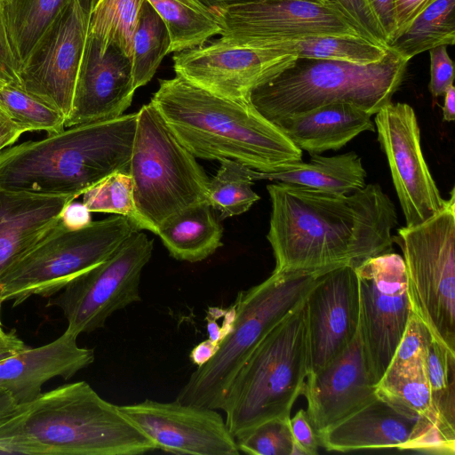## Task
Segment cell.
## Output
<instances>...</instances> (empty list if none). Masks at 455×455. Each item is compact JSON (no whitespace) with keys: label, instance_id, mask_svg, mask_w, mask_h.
I'll return each instance as SVG.
<instances>
[{"label":"cell","instance_id":"e0dca14e","mask_svg":"<svg viewBox=\"0 0 455 455\" xmlns=\"http://www.w3.org/2000/svg\"><path fill=\"white\" fill-rule=\"evenodd\" d=\"M118 408L158 450L191 455L240 453L235 438L216 409L150 399Z\"/></svg>","mask_w":455,"mask_h":455},{"label":"cell","instance_id":"d6986e66","mask_svg":"<svg viewBox=\"0 0 455 455\" xmlns=\"http://www.w3.org/2000/svg\"><path fill=\"white\" fill-rule=\"evenodd\" d=\"M134 92L130 57L88 35L65 128L124 115Z\"/></svg>","mask_w":455,"mask_h":455},{"label":"cell","instance_id":"7bdbcfd3","mask_svg":"<svg viewBox=\"0 0 455 455\" xmlns=\"http://www.w3.org/2000/svg\"><path fill=\"white\" fill-rule=\"evenodd\" d=\"M289 424L297 453L317 454L320 441L307 411L299 409L292 417H290Z\"/></svg>","mask_w":455,"mask_h":455},{"label":"cell","instance_id":"d590c367","mask_svg":"<svg viewBox=\"0 0 455 455\" xmlns=\"http://www.w3.org/2000/svg\"><path fill=\"white\" fill-rule=\"evenodd\" d=\"M0 106L18 124L31 131L48 134L65 129V116L42 99L20 87L6 84L0 88Z\"/></svg>","mask_w":455,"mask_h":455},{"label":"cell","instance_id":"7dc6e473","mask_svg":"<svg viewBox=\"0 0 455 455\" xmlns=\"http://www.w3.org/2000/svg\"><path fill=\"white\" fill-rule=\"evenodd\" d=\"M26 129L15 123L0 106V152L14 143Z\"/></svg>","mask_w":455,"mask_h":455},{"label":"cell","instance_id":"30bf717a","mask_svg":"<svg viewBox=\"0 0 455 455\" xmlns=\"http://www.w3.org/2000/svg\"><path fill=\"white\" fill-rule=\"evenodd\" d=\"M405 266L412 312L431 336L455 352V194L427 220L394 235Z\"/></svg>","mask_w":455,"mask_h":455},{"label":"cell","instance_id":"5b68a950","mask_svg":"<svg viewBox=\"0 0 455 455\" xmlns=\"http://www.w3.org/2000/svg\"><path fill=\"white\" fill-rule=\"evenodd\" d=\"M408 62L389 48L380 61L369 65L297 58L252 88L247 100L271 123L335 102L353 104L374 116L391 102Z\"/></svg>","mask_w":455,"mask_h":455},{"label":"cell","instance_id":"681fc988","mask_svg":"<svg viewBox=\"0 0 455 455\" xmlns=\"http://www.w3.org/2000/svg\"><path fill=\"white\" fill-rule=\"evenodd\" d=\"M26 347L25 343L17 336L14 331H5L3 329L0 318V361L22 351Z\"/></svg>","mask_w":455,"mask_h":455},{"label":"cell","instance_id":"8992f818","mask_svg":"<svg viewBox=\"0 0 455 455\" xmlns=\"http://www.w3.org/2000/svg\"><path fill=\"white\" fill-rule=\"evenodd\" d=\"M307 374L304 301L264 337L231 381L220 408L231 435L236 439L265 421L289 419Z\"/></svg>","mask_w":455,"mask_h":455},{"label":"cell","instance_id":"7a4b0ae2","mask_svg":"<svg viewBox=\"0 0 455 455\" xmlns=\"http://www.w3.org/2000/svg\"><path fill=\"white\" fill-rule=\"evenodd\" d=\"M150 102L196 158L230 159L261 172L302 161V151L247 100L220 96L176 75L160 80Z\"/></svg>","mask_w":455,"mask_h":455},{"label":"cell","instance_id":"603a6c76","mask_svg":"<svg viewBox=\"0 0 455 455\" xmlns=\"http://www.w3.org/2000/svg\"><path fill=\"white\" fill-rule=\"evenodd\" d=\"M417 419L409 417L378 395L353 414L318 435L329 451L403 448Z\"/></svg>","mask_w":455,"mask_h":455},{"label":"cell","instance_id":"8d00e7d4","mask_svg":"<svg viewBox=\"0 0 455 455\" xmlns=\"http://www.w3.org/2000/svg\"><path fill=\"white\" fill-rule=\"evenodd\" d=\"M83 204L91 212H108L131 219L140 229L151 231L138 212L130 173L115 172L83 194Z\"/></svg>","mask_w":455,"mask_h":455},{"label":"cell","instance_id":"5bb4252c","mask_svg":"<svg viewBox=\"0 0 455 455\" xmlns=\"http://www.w3.org/2000/svg\"><path fill=\"white\" fill-rule=\"evenodd\" d=\"M220 39L259 45L323 35H359L331 6L305 0H258L213 10ZM360 36V35H359Z\"/></svg>","mask_w":455,"mask_h":455},{"label":"cell","instance_id":"ba28073f","mask_svg":"<svg viewBox=\"0 0 455 455\" xmlns=\"http://www.w3.org/2000/svg\"><path fill=\"white\" fill-rule=\"evenodd\" d=\"M136 230L116 214L83 228L62 219L0 275V300L16 307L33 296L50 298L71 280L108 259Z\"/></svg>","mask_w":455,"mask_h":455},{"label":"cell","instance_id":"83f0119b","mask_svg":"<svg viewBox=\"0 0 455 455\" xmlns=\"http://www.w3.org/2000/svg\"><path fill=\"white\" fill-rule=\"evenodd\" d=\"M164 22L170 36V52L204 44L220 34L214 11L200 0H147Z\"/></svg>","mask_w":455,"mask_h":455},{"label":"cell","instance_id":"c3c4849f","mask_svg":"<svg viewBox=\"0 0 455 455\" xmlns=\"http://www.w3.org/2000/svg\"><path fill=\"white\" fill-rule=\"evenodd\" d=\"M61 219L67 226L74 228H83L92 222L91 212L83 203L74 201L65 208Z\"/></svg>","mask_w":455,"mask_h":455},{"label":"cell","instance_id":"9c48e42d","mask_svg":"<svg viewBox=\"0 0 455 455\" xmlns=\"http://www.w3.org/2000/svg\"><path fill=\"white\" fill-rule=\"evenodd\" d=\"M130 175L136 209L155 234L166 220L208 202L210 179L151 102L138 111Z\"/></svg>","mask_w":455,"mask_h":455},{"label":"cell","instance_id":"f907efd6","mask_svg":"<svg viewBox=\"0 0 455 455\" xmlns=\"http://www.w3.org/2000/svg\"><path fill=\"white\" fill-rule=\"evenodd\" d=\"M219 344L210 340L209 339L202 341L196 346L190 353V360L193 363L196 364L197 367L205 363L212 356L215 354Z\"/></svg>","mask_w":455,"mask_h":455},{"label":"cell","instance_id":"d6a6232c","mask_svg":"<svg viewBox=\"0 0 455 455\" xmlns=\"http://www.w3.org/2000/svg\"><path fill=\"white\" fill-rule=\"evenodd\" d=\"M145 0H98L91 16L88 35L103 50L115 44L131 55L132 41Z\"/></svg>","mask_w":455,"mask_h":455},{"label":"cell","instance_id":"1f68e13d","mask_svg":"<svg viewBox=\"0 0 455 455\" xmlns=\"http://www.w3.org/2000/svg\"><path fill=\"white\" fill-rule=\"evenodd\" d=\"M216 174L208 184V202L220 219L246 212L259 196L251 188L253 169L241 163L222 159Z\"/></svg>","mask_w":455,"mask_h":455},{"label":"cell","instance_id":"bcb514c9","mask_svg":"<svg viewBox=\"0 0 455 455\" xmlns=\"http://www.w3.org/2000/svg\"><path fill=\"white\" fill-rule=\"evenodd\" d=\"M434 1L435 0H395L396 30L392 42L407 30L413 20Z\"/></svg>","mask_w":455,"mask_h":455},{"label":"cell","instance_id":"f6af8a7d","mask_svg":"<svg viewBox=\"0 0 455 455\" xmlns=\"http://www.w3.org/2000/svg\"><path fill=\"white\" fill-rule=\"evenodd\" d=\"M366 3L381 28L388 46L396 30L395 0H366Z\"/></svg>","mask_w":455,"mask_h":455},{"label":"cell","instance_id":"db71d44e","mask_svg":"<svg viewBox=\"0 0 455 455\" xmlns=\"http://www.w3.org/2000/svg\"><path fill=\"white\" fill-rule=\"evenodd\" d=\"M204 4L214 10L236 4L253 2L258 0H200ZM309 2L321 3L329 5L325 0H305Z\"/></svg>","mask_w":455,"mask_h":455},{"label":"cell","instance_id":"4dcf8cb0","mask_svg":"<svg viewBox=\"0 0 455 455\" xmlns=\"http://www.w3.org/2000/svg\"><path fill=\"white\" fill-rule=\"evenodd\" d=\"M170 43L164 22L145 0L140 11L130 55L135 90L152 79L163 59L169 53Z\"/></svg>","mask_w":455,"mask_h":455},{"label":"cell","instance_id":"9f6ffc18","mask_svg":"<svg viewBox=\"0 0 455 455\" xmlns=\"http://www.w3.org/2000/svg\"><path fill=\"white\" fill-rule=\"evenodd\" d=\"M1 303H2V302H1V300H0V309H1Z\"/></svg>","mask_w":455,"mask_h":455},{"label":"cell","instance_id":"f1b7e54d","mask_svg":"<svg viewBox=\"0 0 455 455\" xmlns=\"http://www.w3.org/2000/svg\"><path fill=\"white\" fill-rule=\"evenodd\" d=\"M68 1L0 0L10 44L20 68Z\"/></svg>","mask_w":455,"mask_h":455},{"label":"cell","instance_id":"7c38bea8","mask_svg":"<svg viewBox=\"0 0 455 455\" xmlns=\"http://www.w3.org/2000/svg\"><path fill=\"white\" fill-rule=\"evenodd\" d=\"M355 268L359 286V335L378 384L413 313L405 266L403 257L391 251L370 258Z\"/></svg>","mask_w":455,"mask_h":455},{"label":"cell","instance_id":"277c9868","mask_svg":"<svg viewBox=\"0 0 455 455\" xmlns=\"http://www.w3.org/2000/svg\"><path fill=\"white\" fill-rule=\"evenodd\" d=\"M25 454L139 455L155 443L87 382L76 381L19 404L9 419Z\"/></svg>","mask_w":455,"mask_h":455},{"label":"cell","instance_id":"d4e9b609","mask_svg":"<svg viewBox=\"0 0 455 455\" xmlns=\"http://www.w3.org/2000/svg\"><path fill=\"white\" fill-rule=\"evenodd\" d=\"M366 176L361 157L353 151L332 156L311 154L307 163H290L273 172L253 171L255 181L267 180L335 195L362 189Z\"/></svg>","mask_w":455,"mask_h":455},{"label":"cell","instance_id":"484cf974","mask_svg":"<svg viewBox=\"0 0 455 455\" xmlns=\"http://www.w3.org/2000/svg\"><path fill=\"white\" fill-rule=\"evenodd\" d=\"M156 235L170 255L191 263L202 261L222 246L223 228L208 202L191 206L164 221Z\"/></svg>","mask_w":455,"mask_h":455},{"label":"cell","instance_id":"6da1fadb","mask_svg":"<svg viewBox=\"0 0 455 455\" xmlns=\"http://www.w3.org/2000/svg\"><path fill=\"white\" fill-rule=\"evenodd\" d=\"M267 189L271 201L267 239L274 271L355 267L393 251L396 209L379 184L348 195L281 182Z\"/></svg>","mask_w":455,"mask_h":455},{"label":"cell","instance_id":"11a10c76","mask_svg":"<svg viewBox=\"0 0 455 455\" xmlns=\"http://www.w3.org/2000/svg\"><path fill=\"white\" fill-rule=\"evenodd\" d=\"M4 84H6V83L0 77V88Z\"/></svg>","mask_w":455,"mask_h":455},{"label":"cell","instance_id":"2e32d148","mask_svg":"<svg viewBox=\"0 0 455 455\" xmlns=\"http://www.w3.org/2000/svg\"><path fill=\"white\" fill-rule=\"evenodd\" d=\"M293 54L220 38L173 56L176 75L223 97L247 100L249 92L291 66Z\"/></svg>","mask_w":455,"mask_h":455},{"label":"cell","instance_id":"ab89813d","mask_svg":"<svg viewBox=\"0 0 455 455\" xmlns=\"http://www.w3.org/2000/svg\"><path fill=\"white\" fill-rule=\"evenodd\" d=\"M403 451L453 455L455 453V430L441 422L418 418Z\"/></svg>","mask_w":455,"mask_h":455},{"label":"cell","instance_id":"60d3db41","mask_svg":"<svg viewBox=\"0 0 455 455\" xmlns=\"http://www.w3.org/2000/svg\"><path fill=\"white\" fill-rule=\"evenodd\" d=\"M339 12L358 32V34L383 46H387L385 36L371 12L366 0H325Z\"/></svg>","mask_w":455,"mask_h":455},{"label":"cell","instance_id":"ac0fdd59","mask_svg":"<svg viewBox=\"0 0 455 455\" xmlns=\"http://www.w3.org/2000/svg\"><path fill=\"white\" fill-rule=\"evenodd\" d=\"M308 374L338 358L359 330V286L355 268L344 265L323 273L305 299Z\"/></svg>","mask_w":455,"mask_h":455},{"label":"cell","instance_id":"836d02e7","mask_svg":"<svg viewBox=\"0 0 455 455\" xmlns=\"http://www.w3.org/2000/svg\"><path fill=\"white\" fill-rule=\"evenodd\" d=\"M425 370L434 411L444 426L455 430V352L431 336Z\"/></svg>","mask_w":455,"mask_h":455},{"label":"cell","instance_id":"4fadbf2b","mask_svg":"<svg viewBox=\"0 0 455 455\" xmlns=\"http://www.w3.org/2000/svg\"><path fill=\"white\" fill-rule=\"evenodd\" d=\"M98 0H69L21 65V89L42 99L67 118Z\"/></svg>","mask_w":455,"mask_h":455},{"label":"cell","instance_id":"b9f144b4","mask_svg":"<svg viewBox=\"0 0 455 455\" xmlns=\"http://www.w3.org/2000/svg\"><path fill=\"white\" fill-rule=\"evenodd\" d=\"M430 81L428 89L434 98L443 96L454 82L453 62L447 52V45L429 50Z\"/></svg>","mask_w":455,"mask_h":455},{"label":"cell","instance_id":"e575fe53","mask_svg":"<svg viewBox=\"0 0 455 455\" xmlns=\"http://www.w3.org/2000/svg\"><path fill=\"white\" fill-rule=\"evenodd\" d=\"M376 395L409 417L441 422L433 408L425 364L395 378L381 379L377 384Z\"/></svg>","mask_w":455,"mask_h":455},{"label":"cell","instance_id":"7402d4cb","mask_svg":"<svg viewBox=\"0 0 455 455\" xmlns=\"http://www.w3.org/2000/svg\"><path fill=\"white\" fill-rule=\"evenodd\" d=\"M73 201L0 189V275L60 220Z\"/></svg>","mask_w":455,"mask_h":455},{"label":"cell","instance_id":"ee69618b","mask_svg":"<svg viewBox=\"0 0 455 455\" xmlns=\"http://www.w3.org/2000/svg\"><path fill=\"white\" fill-rule=\"evenodd\" d=\"M20 68L13 55L0 8V77L6 83L20 86Z\"/></svg>","mask_w":455,"mask_h":455},{"label":"cell","instance_id":"74e56055","mask_svg":"<svg viewBox=\"0 0 455 455\" xmlns=\"http://www.w3.org/2000/svg\"><path fill=\"white\" fill-rule=\"evenodd\" d=\"M289 419H274L251 428L235 439L239 451L255 455L298 454Z\"/></svg>","mask_w":455,"mask_h":455},{"label":"cell","instance_id":"8fae6325","mask_svg":"<svg viewBox=\"0 0 455 455\" xmlns=\"http://www.w3.org/2000/svg\"><path fill=\"white\" fill-rule=\"evenodd\" d=\"M154 241L134 231L108 259L71 280L46 306L64 315L66 330L78 336L104 327L116 311L140 300V283Z\"/></svg>","mask_w":455,"mask_h":455},{"label":"cell","instance_id":"3957f363","mask_svg":"<svg viewBox=\"0 0 455 455\" xmlns=\"http://www.w3.org/2000/svg\"><path fill=\"white\" fill-rule=\"evenodd\" d=\"M138 112L66 127L0 152V189L75 199L115 172L130 173Z\"/></svg>","mask_w":455,"mask_h":455},{"label":"cell","instance_id":"4316f807","mask_svg":"<svg viewBox=\"0 0 455 455\" xmlns=\"http://www.w3.org/2000/svg\"><path fill=\"white\" fill-rule=\"evenodd\" d=\"M297 58L345 61L369 65L380 61L388 47L359 35H323L259 44Z\"/></svg>","mask_w":455,"mask_h":455},{"label":"cell","instance_id":"f35d334b","mask_svg":"<svg viewBox=\"0 0 455 455\" xmlns=\"http://www.w3.org/2000/svg\"><path fill=\"white\" fill-rule=\"evenodd\" d=\"M431 334L412 313L405 331L381 379H392L419 369L425 364V355Z\"/></svg>","mask_w":455,"mask_h":455},{"label":"cell","instance_id":"9a60e30c","mask_svg":"<svg viewBox=\"0 0 455 455\" xmlns=\"http://www.w3.org/2000/svg\"><path fill=\"white\" fill-rule=\"evenodd\" d=\"M374 117L378 140L385 153L405 226L418 225L444 205L424 158L414 109L407 103L384 106Z\"/></svg>","mask_w":455,"mask_h":455},{"label":"cell","instance_id":"52a82bcc","mask_svg":"<svg viewBox=\"0 0 455 455\" xmlns=\"http://www.w3.org/2000/svg\"><path fill=\"white\" fill-rule=\"evenodd\" d=\"M330 269L273 271L262 283L239 292L230 331L212 358L190 375L176 400L220 410L231 381L255 347L305 301L319 277Z\"/></svg>","mask_w":455,"mask_h":455},{"label":"cell","instance_id":"44dd1931","mask_svg":"<svg viewBox=\"0 0 455 455\" xmlns=\"http://www.w3.org/2000/svg\"><path fill=\"white\" fill-rule=\"evenodd\" d=\"M78 336L66 330L53 341L22 351L0 361V388L18 404L29 403L43 392L48 380L68 379L92 364L94 350L77 345Z\"/></svg>","mask_w":455,"mask_h":455},{"label":"cell","instance_id":"f5cc1de1","mask_svg":"<svg viewBox=\"0 0 455 455\" xmlns=\"http://www.w3.org/2000/svg\"><path fill=\"white\" fill-rule=\"evenodd\" d=\"M444 97L443 106V119L451 122L455 119V87L453 84L448 87L443 95Z\"/></svg>","mask_w":455,"mask_h":455},{"label":"cell","instance_id":"ffe728a7","mask_svg":"<svg viewBox=\"0 0 455 455\" xmlns=\"http://www.w3.org/2000/svg\"><path fill=\"white\" fill-rule=\"evenodd\" d=\"M358 332L331 363L307 377L302 395L317 435L342 421L377 397Z\"/></svg>","mask_w":455,"mask_h":455},{"label":"cell","instance_id":"f546056e","mask_svg":"<svg viewBox=\"0 0 455 455\" xmlns=\"http://www.w3.org/2000/svg\"><path fill=\"white\" fill-rule=\"evenodd\" d=\"M455 44V0H435L388 48L407 60L440 45Z\"/></svg>","mask_w":455,"mask_h":455},{"label":"cell","instance_id":"cb8c5ba5","mask_svg":"<svg viewBox=\"0 0 455 455\" xmlns=\"http://www.w3.org/2000/svg\"><path fill=\"white\" fill-rule=\"evenodd\" d=\"M371 115L356 106L335 102L277 120L275 124L301 151L339 150L363 132H375Z\"/></svg>","mask_w":455,"mask_h":455},{"label":"cell","instance_id":"816d5d0a","mask_svg":"<svg viewBox=\"0 0 455 455\" xmlns=\"http://www.w3.org/2000/svg\"><path fill=\"white\" fill-rule=\"evenodd\" d=\"M18 405L10 393L0 388V426L15 412Z\"/></svg>","mask_w":455,"mask_h":455}]
</instances>
